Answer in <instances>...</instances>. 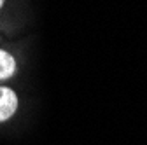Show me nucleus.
Instances as JSON below:
<instances>
[{"instance_id": "7ed1b4c3", "label": "nucleus", "mask_w": 147, "mask_h": 145, "mask_svg": "<svg viewBox=\"0 0 147 145\" xmlns=\"http://www.w3.org/2000/svg\"><path fill=\"white\" fill-rule=\"evenodd\" d=\"M4 4H5V0H0V9L4 7Z\"/></svg>"}, {"instance_id": "f257e3e1", "label": "nucleus", "mask_w": 147, "mask_h": 145, "mask_svg": "<svg viewBox=\"0 0 147 145\" xmlns=\"http://www.w3.org/2000/svg\"><path fill=\"white\" fill-rule=\"evenodd\" d=\"M18 110V95L14 89L7 86H0V122L11 119Z\"/></svg>"}, {"instance_id": "f03ea898", "label": "nucleus", "mask_w": 147, "mask_h": 145, "mask_svg": "<svg viewBox=\"0 0 147 145\" xmlns=\"http://www.w3.org/2000/svg\"><path fill=\"white\" fill-rule=\"evenodd\" d=\"M18 72V61L14 54L5 49H0V81H7Z\"/></svg>"}]
</instances>
